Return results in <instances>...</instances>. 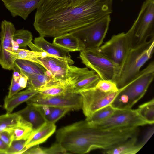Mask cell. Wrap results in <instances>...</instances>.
I'll use <instances>...</instances> for the list:
<instances>
[{
  "mask_svg": "<svg viewBox=\"0 0 154 154\" xmlns=\"http://www.w3.org/2000/svg\"><path fill=\"white\" fill-rule=\"evenodd\" d=\"M113 0H45L35 14L33 26L40 36L55 37L86 26L112 11Z\"/></svg>",
  "mask_w": 154,
  "mask_h": 154,
  "instance_id": "cell-1",
  "label": "cell"
},
{
  "mask_svg": "<svg viewBox=\"0 0 154 154\" xmlns=\"http://www.w3.org/2000/svg\"><path fill=\"white\" fill-rule=\"evenodd\" d=\"M154 77V63L151 62L121 91L111 105L115 109H131L145 95Z\"/></svg>",
  "mask_w": 154,
  "mask_h": 154,
  "instance_id": "cell-2",
  "label": "cell"
},
{
  "mask_svg": "<svg viewBox=\"0 0 154 154\" xmlns=\"http://www.w3.org/2000/svg\"><path fill=\"white\" fill-rule=\"evenodd\" d=\"M154 46L153 37L145 43L130 48L120 66L115 82L119 89L124 86L139 73L141 68L152 57Z\"/></svg>",
  "mask_w": 154,
  "mask_h": 154,
  "instance_id": "cell-3",
  "label": "cell"
},
{
  "mask_svg": "<svg viewBox=\"0 0 154 154\" xmlns=\"http://www.w3.org/2000/svg\"><path fill=\"white\" fill-rule=\"evenodd\" d=\"M131 48L146 42L154 37V0H145L137 17L126 33Z\"/></svg>",
  "mask_w": 154,
  "mask_h": 154,
  "instance_id": "cell-4",
  "label": "cell"
},
{
  "mask_svg": "<svg viewBox=\"0 0 154 154\" xmlns=\"http://www.w3.org/2000/svg\"><path fill=\"white\" fill-rule=\"evenodd\" d=\"M79 56L82 63L94 71L100 79L111 80L115 82L120 67L102 53L99 48L82 51Z\"/></svg>",
  "mask_w": 154,
  "mask_h": 154,
  "instance_id": "cell-5",
  "label": "cell"
},
{
  "mask_svg": "<svg viewBox=\"0 0 154 154\" xmlns=\"http://www.w3.org/2000/svg\"><path fill=\"white\" fill-rule=\"evenodd\" d=\"M90 124L98 128L108 129L139 127L149 125L140 116L137 109L132 108L116 109L113 114L108 118Z\"/></svg>",
  "mask_w": 154,
  "mask_h": 154,
  "instance_id": "cell-6",
  "label": "cell"
},
{
  "mask_svg": "<svg viewBox=\"0 0 154 154\" xmlns=\"http://www.w3.org/2000/svg\"><path fill=\"white\" fill-rule=\"evenodd\" d=\"M110 21V15H108L69 33L82 41L85 49L98 48L103 42Z\"/></svg>",
  "mask_w": 154,
  "mask_h": 154,
  "instance_id": "cell-7",
  "label": "cell"
},
{
  "mask_svg": "<svg viewBox=\"0 0 154 154\" xmlns=\"http://www.w3.org/2000/svg\"><path fill=\"white\" fill-rule=\"evenodd\" d=\"M26 102L38 107L64 108L71 110H79L82 107L81 95L72 93L54 96L45 95L38 93Z\"/></svg>",
  "mask_w": 154,
  "mask_h": 154,
  "instance_id": "cell-8",
  "label": "cell"
},
{
  "mask_svg": "<svg viewBox=\"0 0 154 154\" xmlns=\"http://www.w3.org/2000/svg\"><path fill=\"white\" fill-rule=\"evenodd\" d=\"M121 90L120 88L116 92L106 93L94 87L80 93L82 99V109L85 116L89 117L98 110L111 105Z\"/></svg>",
  "mask_w": 154,
  "mask_h": 154,
  "instance_id": "cell-9",
  "label": "cell"
},
{
  "mask_svg": "<svg viewBox=\"0 0 154 154\" xmlns=\"http://www.w3.org/2000/svg\"><path fill=\"white\" fill-rule=\"evenodd\" d=\"M68 79L70 93L80 94L95 87L100 79L98 75L87 67L69 66Z\"/></svg>",
  "mask_w": 154,
  "mask_h": 154,
  "instance_id": "cell-10",
  "label": "cell"
},
{
  "mask_svg": "<svg viewBox=\"0 0 154 154\" xmlns=\"http://www.w3.org/2000/svg\"><path fill=\"white\" fill-rule=\"evenodd\" d=\"M130 48L128 37L124 32L112 36L99 48L102 53L120 67Z\"/></svg>",
  "mask_w": 154,
  "mask_h": 154,
  "instance_id": "cell-11",
  "label": "cell"
},
{
  "mask_svg": "<svg viewBox=\"0 0 154 154\" xmlns=\"http://www.w3.org/2000/svg\"><path fill=\"white\" fill-rule=\"evenodd\" d=\"M0 43V65L4 69L13 70L15 59L8 51L13 48V37L16 31L11 22L4 20L1 23Z\"/></svg>",
  "mask_w": 154,
  "mask_h": 154,
  "instance_id": "cell-12",
  "label": "cell"
},
{
  "mask_svg": "<svg viewBox=\"0 0 154 154\" xmlns=\"http://www.w3.org/2000/svg\"><path fill=\"white\" fill-rule=\"evenodd\" d=\"M44 67L51 72L56 82L62 84H68V74L70 65L66 61L53 57H39Z\"/></svg>",
  "mask_w": 154,
  "mask_h": 154,
  "instance_id": "cell-13",
  "label": "cell"
},
{
  "mask_svg": "<svg viewBox=\"0 0 154 154\" xmlns=\"http://www.w3.org/2000/svg\"><path fill=\"white\" fill-rule=\"evenodd\" d=\"M13 17L19 16L26 20L45 0H1Z\"/></svg>",
  "mask_w": 154,
  "mask_h": 154,
  "instance_id": "cell-14",
  "label": "cell"
},
{
  "mask_svg": "<svg viewBox=\"0 0 154 154\" xmlns=\"http://www.w3.org/2000/svg\"><path fill=\"white\" fill-rule=\"evenodd\" d=\"M31 50L37 52H45L59 59L66 61L69 65L74 63L69 52L60 48L54 44L47 41L42 36L35 38L34 43L31 42L28 45Z\"/></svg>",
  "mask_w": 154,
  "mask_h": 154,
  "instance_id": "cell-15",
  "label": "cell"
},
{
  "mask_svg": "<svg viewBox=\"0 0 154 154\" xmlns=\"http://www.w3.org/2000/svg\"><path fill=\"white\" fill-rule=\"evenodd\" d=\"M56 130L54 123L45 122L38 128L33 130L26 140V149H27L45 142Z\"/></svg>",
  "mask_w": 154,
  "mask_h": 154,
  "instance_id": "cell-16",
  "label": "cell"
},
{
  "mask_svg": "<svg viewBox=\"0 0 154 154\" xmlns=\"http://www.w3.org/2000/svg\"><path fill=\"white\" fill-rule=\"evenodd\" d=\"M22 118L30 123L33 130L35 129L46 122L41 108L30 104L16 112Z\"/></svg>",
  "mask_w": 154,
  "mask_h": 154,
  "instance_id": "cell-17",
  "label": "cell"
},
{
  "mask_svg": "<svg viewBox=\"0 0 154 154\" xmlns=\"http://www.w3.org/2000/svg\"><path fill=\"white\" fill-rule=\"evenodd\" d=\"M53 43L68 52L85 49L82 41L69 33L54 37Z\"/></svg>",
  "mask_w": 154,
  "mask_h": 154,
  "instance_id": "cell-18",
  "label": "cell"
},
{
  "mask_svg": "<svg viewBox=\"0 0 154 154\" xmlns=\"http://www.w3.org/2000/svg\"><path fill=\"white\" fill-rule=\"evenodd\" d=\"M39 91L27 88L25 90L19 92L10 98L6 96L4 100L3 108L6 113H11L21 104L26 102Z\"/></svg>",
  "mask_w": 154,
  "mask_h": 154,
  "instance_id": "cell-19",
  "label": "cell"
},
{
  "mask_svg": "<svg viewBox=\"0 0 154 154\" xmlns=\"http://www.w3.org/2000/svg\"><path fill=\"white\" fill-rule=\"evenodd\" d=\"M8 52L15 59H21L31 61L37 63L43 66V64L38 59L39 57H50L58 58L45 52H39L20 48L13 49L11 48Z\"/></svg>",
  "mask_w": 154,
  "mask_h": 154,
  "instance_id": "cell-20",
  "label": "cell"
},
{
  "mask_svg": "<svg viewBox=\"0 0 154 154\" xmlns=\"http://www.w3.org/2000/svg\"><path fill=\"white\" fill-rule=\"evenodd\" d=\"M138 137H131L115 147L103 151V152L107 154H136L143 147L140 143H137Z\"/></svg>",
  "mask_w": 154,
  "mask_h": 154,
  "instance_id": "cell-21",
  "label": "cell"
},
{
  "mask_svg": "<svg viewBox=\"0 0 154 154\" xmlns=\"http://www.w3.org/2000/svg\"><path fill=\"white\" fill-rule=\"evenodd\" d=\"M14 67L27 77L38 74H45L47 70L40 64L33 62L16 59L14 61Z\"/></svg>",
  "mask_w": 154,
  "mask_h": 154,
  "instance_id": "cell-22",
  "label": "cell"
},
{
  "mask_svg": "<svg viewBox=\"0 0 154 154\" xmlns=\"http://www.w3.org/2000/svg\"><path fill=\"white\" fill-rule=\"evenodd\" d=\"M8 129L13 134L14 140H27L33 130L32 125L21 117L16 125Z\"/></svg>",
  "mask_w": 154,
  "mask_h": 154,
  "instance_id": "cell-23",
  "label": "cell"
},
{
  "mask_svg": "<svg viewBox=\"0 0 154 154\" xmlns=\"http://www.w3.org/2000/svg\"><path fill=\"white\" fill-rule=\"evenodd\" d=\"M44 115L46 121L54 123L69 111L70 109L64 108L40 107Z\"/></svg>",
  "mask_w": 154,
  "mask_h": 154,
  "instance_id": "cell-24",
  "label": "cell"
},
{
  "mask_svg": "<svg viewBox=\"0 0 154 154\" xmlns=\"http://www.w3.org/2000/svg\"><path fill=\"white\" fill-rule=\"evenodd\" d=\"M33 39L32 33L24 29L16 30L13 37L14 42L16 44L18 48L25 49Z\"/></svg>",
  "mask_w": 154,
  "mask_h": 154,
  "instance_id": "cell-25",
  "label": "cell"
},
{
  "mask_svg": "<svg viewBox=\"0 0 154 154\" xmlns=\"http://www.w3.org/2000/svg\"><path fill=\"white\" fill-rule=\"evenodd\" d=\"M140 116L149 124L154 123V99L139 105L137 109Z\"/></svg>",
  "mask_w": 154,
  "mask_h": 154,
  "instance_id": "cell-26",
  "label": "cell"
},
{
  "mask_svg": "<svg viewBox=\"0 0 154 154\" xmlns=\"http://www.w3.org/2000/svg\"><path fill=\"white\" fill-rule=\"evenodd\" d=\"M115 110V109L109 105L96 111L89 117L86 118L85 120L90 124L99 122L109 117Z\"/></svg>",
  "mask_w": 154,
  "mask_h": 154,
  "instance_id": "cell-27",
  "label": "cell"
},
{
  "mask_svg": "<svg viewBox=\"0 0 154 154\" xmlns=\"http://www.w3.org/2000/svg\"><path fill=\"white\" fill-rule=\"evenodd\" d=\"M20 118L17 112L0 115V131L14 127L19 122Z\"/></svg>",
  "mask_w": 154,
  "mask_h": 154,
  "instance_id": "cell-28",
  "label": "cell"
},
{
  "mask_svg": "<svg viewBox=\"0 0 154 154\" xmlns=\"http://www.w3.org/2000/svg\"><path fill=\"white\" fill-rule=\"evenodd\" d=\"M69 93L70 92L69 84H59L45 87L38 93L45 95L54 96L64 95Z\"/></svg>",
  "mask_w": 154,
  "mask_h": 154,
  "instance_id": "cell-29",
  "label": "cell"
},
{
  "mask_svg": "<svg viewBox=\"0 0 154 154\" xmlns=\"http://www.w3.org/2000/svg\"><path fill=\"white\" fill-rule=\"evenodd\" d=\"M94 87L100 91L106 93L116 92L119 90L116 83L111 80L100 79Z\"/></svg>",
  "mask_w": 154,
  "mask_h": 154,
  "instance_id": "cell-30",
  "label": "cell"
},
{
  "mask_svg": "<svg viewBox=\"0 0 154 154\" xmlns=\"http://www.w3.org/2000/svg\"><path fill=\"white\" fill-rule=\"evenodd\" d=\"M27 140H13L9 146L6 154L23 153L26 150L25 146Z\"/></svg>",
  "mask_w": 154,
  "mask_h": 154,
  "instance_id": "cell-31",
  "label": "cell"
},
{
  "mask_svg": "<svg viewBox=\"0 0 154 154\" xmlns=\"http://www.w3.org/2000/svg\"><path fill=\"white\" fill-rule=\"evenodd\" d=\"M44 154L68 153L65 149L59 143L56 142L48 148L43 149Z\"/></svg>",
  "mask_w": 154,
  "mask_h": 154,
  "instance_id": "cell-32",
  "label": "cell"
},
{
  "mask_svg": "<svg viewBox=\"0 0 154 154\" xmlns=\"http://www.w3.org/2000/svg\"><path fill=\"white\" fill-rule=\"evenodd\" d=\"M18 81H16L12 77L11 84L9 88L8 94L6 96L7 97H11L20 90L23 89Z\"/></svg>",
  "mask_w": 154,
  "mask_h": 154,
  "instance_id": "cell-33",
  "label": "cell"
},
{
  "mask_svg": "<svg viewBox=\"0 0 154 154\" xmlns=\"http://www.w3.org/2000/svg\"><path fill=\"white\" fill-rule=\"evenodd\" d=\"M0 138L9 146L14 140L13 134L8 129L0 131Z\"/></svg>",
  "mask_w": 154,
  "mask_h": 154,
  "instance_id": "cell-34",
  "label": "cell"
},
{
  "mask_svg": "<svg viewBox=\"0 0 154 154\" xmlns=\"http://www.w3.org/2000/svg\"><path fill=\"white\" fill-rule=\"evenodd\" d=\"M27 154H44L43 149L38 145L34 146L26 150L23 153Z\"/></svg>",
  "mask_w": 154,
  "mask_h": 154,
  "instance_id": "cell-35",
  "label": "cell"
},
{
  "mask_svg": "<svg viewBox=\"0 0 154 154\" xmlns=\"http://www.w3.org/2000/svg\"><path fill=\"white\" fill-rule=\"evenodd\" d=\"M154 128L153 126L149 128L145 133L142 141L140 143L143 147L153 134Z\"/></svg>",
  "mask_w": 154,
  "mask_h": 154,
  "instance_id": "cell-36",
  "label": "cell"
},
{
  "mask_svg": "<svg viewBox=\"0 0 154 154\" xmlns=\"http://www.w3.org/2000/svg\"><path fill=\"white\" fill-rule=\"evenodd\" d=\"M21 75L18 81L21 87L23 89L26 87L28 78L25 75L21 72Z\"/></svg>",
  "mask_w": 154,
  "mask_h": 154,
  "instance_id": "cell-37",
  "label": "cell"
},
{
  "mask_svg": "<svg viewBox=\"0 0 154 154\" xmlns=\"http://www.w3.org/2000/svg\"><path fill=\"white\" fill-rule=\"evenodd\" d=\"M9 146L0 138V154H6Z\"/></svg>",
  "mask_w": 154,
  "mask_h": 154,
  "instance_id": "cell-38",
  "label": "cell"
},
{
  "mask_svg": "<svg viewBox=\"0 0 154 154\" xmlns=\"http://www.w3.org/2000/svg\"><path fill=\"white\" fill-rule=\"evenodd\" d=\"M84 0H69V2L72 6H76L79 4Z\"/></svg>",
  "mask_w": 154,
  "mask_h": 154,
  "instance_id": "cell-39",
  "label": "cell"
}]
</instances>
